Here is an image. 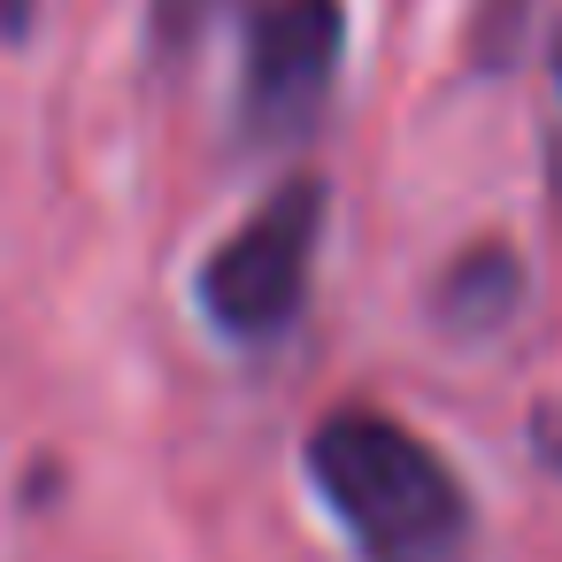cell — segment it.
<instances>
[{
    "instance_id": "cell-3",
    "label": "cell",
    "mask_w": 562,
    "mask_h": 562,
    "mask_svg": "<svg viewBox=\"0 0 562 562\" xmlns=\"http://www.w3.org/2000/svg\"><path fill=\"white\" fill-rule=\"evenodd\" d=\"M324 239V178H285L255 201V216L201 262V316L224 339H278L316 278Z\"/></svg>"
},
{
    "instance_id": "cell-6",
    "label": "cell",
    "mask_w": 562,
    "mask_h": 562,
    "mask_svg": "<svg viewBox=\"0 0 562 562\" xmlns=\"http://www.w3.org/2000/svg\"><path fill=\"white\" fill-rule=\"evenodd\" d=\"M554 109H562V40H554Z\"/></svg>"
},
{
    "instance_id": "cell-5",
    "label": "cell",
    "mask_w": 562,
    "mask_h": 562,
    "mask_svg": "<svg viewBox=\"0 0 562 562\" xmlns=\"http://www.w3.org/2000/svg\"><path fill=\"white\" fill-rule=\"evenodd\" d=\"M40 24V0H0V40H32Z\"/></svg>"
},
{
    "instance_id": "cell-1",
    "label": "cell",
    "mask_w": 562,
    "mask_h": 562,
    "mask_svg": "<svg viewBox=\"0 0 562 562\" xmlns=\"http://www.w3.org/2000/svg\"><path fill=\"white\" fill-rule=\"evenodd\" d=\"M308 485L370 562H454L470 539L462 477L378 408H331L308 431Z\"/></svg>"
},
{
    "instance_id": "cell-2",
    "label": "cell",
    "mask_w": 562,
    "mask_h": 562,
    "mask_svg": "<svg viewBox=\"0 0 562 562\" xmlns=\"http://www.w3.org/2000/svg\"><path fill=\"white\" fill-rule=\"evenodd\" d=\"M216 16H232L239 32V132L255 147L308 139L339 86L347 9L339 0H224Z\"/></svg>"
},
{
    "instance_id": "cell-4",
    "label": "cell",
    "mask_w": 562,
    "mask_h": 562,
    "mask_svg": "<svg viewBox=\"0 0 562 562\" xmlns=\"http://www.w3.org/2000/svg\"><path fill=\"white\" fill-rule=\"evenodd\" d=\"M516 301H524V270H516L501 247L462 255V262L447 270V285H439V316H447L454 331H493Z\"/></svg>"
}]
</instances>
